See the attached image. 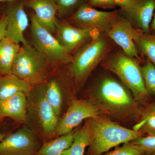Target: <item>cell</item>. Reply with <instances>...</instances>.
<instances>
[{
  "label": "cell",
  "mask_w": 155,
  "mask_h": 155,
  "mask_svg": "<svg viewBox=\"0 0 155 155\" xmlns=\"http://www.w3.org/2000/svg\"><path fill=\"white\" fill-rule=\"evenodd\" d=\"M26 112V95L19 93L0 101V119L10 118L24 122Z\"/></svg>",
  "instance_id": "cell-16"
},
{
  "label": "cell",
  "mask_w": 155,
  "mask_h": 155,
  "mask_svg": "<svg viewBox=\"0 0 155 155\" xmlns=\"http://www.w3.org/2000/svg\"><path fill=\"white\" fill-rule=\"evenodd\" d=\"M25 8L31 9L38 21L55 34L58 8L56 0H22Z\"/></svg>",
  "instance_id": "cell-15"
},
{
  "label": "cell",
  "mask_w": 155,
  "mask_h": 155,
  "mask_svg": "<svg viewBox=\"0 0 155 155\" xmlns=\"http://www.w3.org/2000/svg\"><path fill=\"white\" fill-rule=\"evenodd\" d=\"M87 4L94 8L102 9H114L116 7L114 0H89Z\"/></svg>",
  "instance_id": "cell-28"
},
{
  "label": "cell",
  "mask_w": 155,
  "mask_h": 155,
  "mask_svg": "<svg viewBox=\"0 0 155 155\" xmlns=\"http://www.w3.org/2000/svg\"><path fill=\"white\" fill-rule=\"evenodd\" d=\"M53 66L28 43L20 46L14 60L12 72L33 86L47 80Z\"/></svg>",
  "instance_id": "cell-6"
},
{
  "label": "cell",
  "mask_w": 155,
  "mask_h": 155,
  "mask_svg": "<svg viewBox=\"0 0 155 155\" xmlns=\"http://www.w3.org/2000/svg\"><path fill=\"white\" fill-rule=\"evenodd\" d=\"M93 94L100 110L111 115L125 116L142 112L130 90L113 78H102L95 87Z\"/></svg>",
  "instance_id": "cell-3"
},
{
  "label": "cell",
  "mask_w": 155,
  "mask_h": 155,
  "mask_svg": "<svg viewBox=\"0 0 155 155\" xmlns=\"http://www.w3.org/2000/svg\"><path fill=\"white\" fill-rule=\"evenodd\" d=\"M30 20L31 45L35 49L53 66L71 64L72 55L61 45L54 34L39 22L34 13Z\"/></svg>",
  "instance_id": "cell-7"
},
{
  "label": "cell",
  "mask_w": 155,
  "mask_h": 155,
  "mask_svg": "<svg viewBox=\"0 0 155 155\" xmlns=\"http://www.w3.org/2000/svg\"><path fill=\"white\" fill-rule=\"evenodd\" d=\"M145 152L131 142L125 143L122 147L116 148L114 150L102 155H142Z\"/></svg>",
  "instance_id": "cell-25"
},
{
  "label": "cell",
  "mask_w": 155,
  "mask_h": 155,
  "mask_svg": "<svg viewBox=\"0 0 155 155\" xmlns=\"http://www.w3.org/2000/svg\"><path fill=\"white\" fill-rule=\"evenodd\" d=\"M102 62L104 67L116 74L131 91L137 103L146 101L149 95L145 86L138 60L119 52L107 58L106 57Z\"/></svg>",
  "instance_id": "cell-5"
},
{
  "label": "cell",
  "mask_w": 155,
  "mask_h": 155,
  "mask_svg": "<svg viewBox=\"0 0 155 155\" xmlns=\"http://www.w3.org/2000/svg\"><path fill=\"white\" fill-rule=\"evenodd\" d=\"M149 33L155 35V12L150 25Z\"/></svg>",
  "instance_id": "cell-32"
},
{
  "label": "cell",
  "mask_w": 155,
  "mask_h": 155,
  "mask_svg": "<svg viewBox=\"0 0 155 155\" xmlns=\"http://www.w3.org/2000/svg\"><path fill=\"white\" fill-rule=\"evenodd\" d=\"M155 114V101L149 105L146 109L142 110L141 113V119L140 121H143L149 116Z\"/></svg>",
  "instance_id": "cell-30"
},
{
  "label": "cell",
  "mask_w": 155,
  "mask_h": 155,
  "mask_svg": "<svg viewBox=\"0 0 155 155\" xmlns=\"http://www.w3.org/2000/svg\"><path fill=\"white\" fill-rule=\"evenodd\" d=\"M116 7H119L120 9L124 8L128 6L133 0H114Z\"/></svg>",
  "instance_id": "cell-31"
},
{
  "label": "cell",
  "mask_w": 155,
  "mask_h": 155,
  "mask_svg": "<svg viewBox=\"0 0 155 155\" xmlns=\"http://www.w3.org/2000/svg\"><path fill=\"white\" fill-rule=\"evenodd\" d=\"M15 0H0V3L2 2H14Z\"/></svg>",
  "instance_id": "cell-34"
},
{
  "label": "cell",
  "mask_w": 155,
  "mask_h": 155,
  "mask_svg": "<svg viewBox=\"0 0 155 155\" xmlns=\"http://www.w3.org/2000/svg\"><path fill=\"white\" fill-rule=\"evenodd\" d=\"M22 0L11 3L5 14L7 17L6 38L18 44H28L24 33L29 25V19Z\"/></svg>",
  "instance_id": "cell-13"
},
{
  "label": "cell",
  "mask_w": 155,
  "mask_h": 155,
  "mask_svg": "<svg viewBox=\"0 0 155 155\" xmlns=\"http://www.w3.org/2000/svg\"><path fill=\"white\" fill-rule=\"evenodd\" d=\"M90 133L89 155H102L112 148L144 136L140 130L128 129L100 116L87 122Z\"/></svg>",
  "instance_id": "cell-2"
},
{
  "label": "cell",
  "mask_w": 155,
  "mask_h": 155,
  "mask_svg": "<svg viewBox=\"0 0 155 155\" xmlns=\"http://www.w3.org/2000/svg\"><path fill=\"white\" fill-rule=\"evenodd\" d=\"M46 97L55 114L60 119L63 102V78L59 72L45 82Z\"/></svg>",
  "instance_id": "cell-17"
},
{
  "label": "cell",
  "mask_w": 155,
  "mask_h": 155,
  "mask_svg": "<svg viewBox=\"0 0 155 155\" xmlns=\"http://www.w3.org/2000/svg\"><path fill=\"white\" fill-rule=\"evenodd\" d=\"M142 74L149 95L155 96V67L146 58L144 65L141 67Z\"/></svg>",
  "instance_id": "cell-24"
},
{
  "label": "cell",
  "mask_w": 155,
  "mask_h": 155,
  "mask_svg": "<svg viewBox=\"0 0 155 155\" xmlns=\"http://www.w3.org/2000/svg\"><path fill=\"white\" fill-rule=\"evenodd\" d=\"M132 28L130 22L119 14L105 34L121 48L125 54L130 58L139 60L140 55L132 38Z\"/></svg>",
  "instance_id": "cell-14"
},
{
  "label": "cell",
  "mask_w": 155,
  "mask_h": 155,
  "mask_svg": "<svg viewBox=\"0 0 155 155\" xmlns=\"http://www.w3.org/2000/svg\"><path fill=\"white\" fill-rule=\"evenodd\" d=\"M90 144V133L88 124L74 133V139L71 145L63 152L62 155H84L87 147Z\"/></svg>",
  "instance_id": "cell-22"
},
{
  "label": "cell",
  "mask_w": 155,
  "mask_h": 155,
  "mask_svg": "<svg viewBox=\"0 0 155 155\" xmlns=\"http://www.w3.org/2000/svg\"><path fill=\"white\" fill-rule=\"evenodd\" d=\"M42 143L35 134L24 125L0 142V155H35Z\"/></svg>",
  "instance_id": "cell-8"
},
{
  "label": "cell",
  "mask_w": 155,
  "mask_h": 155,
  "mask_svg": "<svg viewBox=\"0 0 155 155\" xmlns=\"http://www.w3.org/2000/svg\"><path fill=\"white\" fill-rule=\"evenodd\" d=\"M19 44L5 38L0 42V74H13L12 68L15 57L19 52Z\"/></svg>",
  "instance_id": "cell-20"
},
{
  "label": "cell",
  "mask_w": 155,
  "mask_h": 155,
  "mask_svg": "<svg viewBox=\"0 0 155 155\" xmlns=\"http://www.w3.org/2000/svg\"><path fill=\"white\" fill-rule=\"evenodd\" d=\"M142 155H154V154L152 153L145 152Z\"/></svg>",
  "instance_id": "cell-35"
},
{
  "label": "cell",
  "mask_w": 155,
  "mask_h": 155,
  "mask_svg": "<svg viewBox=\"0 0 155 155\" xmlns=\"http://www.w3.org/2000/svg\"><path fill=\"white\" fill-rule=\"evenodd\" d=\"M100 113L99 109L93 102L73 100L66 113L59 119L55 137L71 133L84 120L94 118Z\"/></svg>",
  "instance_id": "cell-10"
},
{
  "label": "cell",
  "mask_w": 155,
  "mask_h": 155,
  "mask_svg": "<svg viewBox=\"0 0 155 155\" xmlns=\"http://www.w3.org/2000/svg\"><path fill=\"white\" fill-rule=\"evenodd\" d=\"M155 12V0H133L119 14L128 21L132 27L149 33L150 26Z\"/></svg>",
  "instance_id": "cell-12"
},
{
  "label": "cell",
  "mask_w": 155,
  "mask_h": 155,
  "mask_svg": "<svg viewBox=\"0 0 155 155\" xmlns=\"http://www.w3.org/2000/svg\"><path fill=\"white\" fill-rule=\"evenodd\" d=\"M59 120L47 99L45 82L32 86L26 95L24 125L43 143L54 138Z\"/></svg>",
  "instance_id": "cell-1"
},
{
  "label": "cell",
  "mask_w": 155,
  "mask_h": 155,
  "mask_svg": "<svg viewBox=\"0 0 155 155\" xmlns=\"http://www.w3.org/2000/svg\"><path fill=\"white\" fill-rule=\"evenodd\" d=\"M89 0H56L58 6L57 17L60 20L67 19Z\"/></svg>",
  "instance_id": "cell-23"
},
{
  "label": "cell",
  "mask_w": 155,
  "mask_h": 155,
  "mask_svg": "<svg viewBox=\"0 0 155 155\" xmlns=\"http://www.w3.org/2000/svg\"><path fill=\"white\" fill-rule=\"evenodd\" d=\"M7 22V16L5 14L0 18V42L5 38Z\"/></svg>",
  "instance_id": "cell-29"
},
{
  "label": "cell",
  "mask_w": 155,
  "mask_h": 155,
  "mask_svg": "<svg viewBox=\"0 0 155 155\" xmlns=\"http://www.w3.org/2000/svg\"><path fill=\"white\" fill-rule=\"evenodd\" d=\"M130 142L145 152L155 154V134L140 137Z\"/></svg>",
  "instance_id": "cell-26"
},
{
  "label": "cell",
  "mask_w": 155,
  "mask_h": 155,
  "mask_svg": "<svg viewBox=\"0 0 155 155\" xmlns=\"http://www.w3.org/2000/svg\"><path fill=\"white\" fill-rule=\"evenodd\" d=\"M114 42L105 33L83 45L74 53L70 69L75 84H82L92 71L104 61L113 48Z\"/></svg>",
  "instance_id": "cell-4"
},
{
  "label": "cell",
  "mask_w": 155,
  "mask_h": 155,
  "mask_svg": "<svg viewBox=\"0 0 155 155\" xmlns=\"http://www.w3.org/2000/svg\"><path fill=\"white\" fill-rule=\"evenodd\" d=\"M133 130H140L147 134H155V114L149 116L143 121L139 122L134 127Z\"/></svg>",
  "instance_id": "cell-27"
},
{
  "label": "cell",
  "mask_w": 155,
  "mask_h": 155,
  "mask_svg": "<svg viewBox=\"0 0 155 155\" xmlns=\"http://www.w3.org/2000/svg\"><path fill=\"white\" fill-rule=\"evenodd\" d=\"M7 134H6L2 133L0 134V142L6 137Z\"/></svg>",
  "instance_id": "cell-33"
},
{
  "label": "cell",
  "mask_w": 155,
  "mask_h": 155,
  "mask_svg": "<svg viewBox=\"0 0 155 155\" xmlns=\"http://www.w3.org/2000/svg\"><path fill=\"white\" fill-rule=\"evenodd\" d=\"M73 139L74 133L72 132L45 142L35 155H62L72 144Z\"/></svg>",
  "instance_id": "cell-21"
},
{
  "label": "cell",
  "mask_w": 155,
  "mask_h": 155,
  "mask_svg": "<svg viewBox=\"0 0 155 155\" xmlns=\"http://www.w3.org/2000/svg\"><path fill=\"white\" fill-rule=\"evenodd\" d=\"M132 37L139 55L145 56L155 67V35L133 27Z\"/></svg>",
  "instance_id": "cell-19"
},
{
  "label": "cell",
  "mask_w": 155,
  "mask_h": 155,
  "mask_svg": "<svg viewBox=\"0 0 155 155\" xmlns=\"http://www.w3.org/2000/svg\"><path fill=\"white\" fill-rule=\"evenodd\" d=\"M154 155H155V154H154Z\"/></svg>",
  "instance_id": "cell-36"
},
{
  "label": "cell",
  "mask_w": 155,
  "mask_h": 155,
  "mask_svg": "<svg viewBox=\"0 0 155 155\" xmlns=\"http://www.w3.org/2000/svg\"><path fill=\"white\" fill-rule=\"evenodd\" d=\"M32 86L16 75H4L0 77V101L19 93L28 94Z\"/></svg>",
  "instance_id": "cell-18"
},
{
  "label": "cell",
  "mask_w": 155,
  "mask_h": 155,
  "mask_svg": "<svg viewBox=\"0 0 155 155\" xmlns=\"http://www.w3.org/2000/svg\"><path fill=\"white\" fill-rule=\"evenodd\" d=\"M101 33L97 29L76 27L67 19H58L56 23L55 36L71 54L84 44L96 38Z\"/></svg>",
  "instance_id": "cell-11"
},
{
  "label": "cell",
  "mask_w": 155,
  "mask_h": 155,
  "mask_svg": "<svg viewBox=\"0 0 155 155\" xmlns=\"http://www.w3.org/2000/svg\"><path fill=\"white\" fill-rule=\"evenodd\" d=\"M119 14L118 11H99L87 4L81 6L67 20L76 27L96 29L101 33H106Z\"/></svg>",
  "instance_id": "cell-9"
}]
</instances>
